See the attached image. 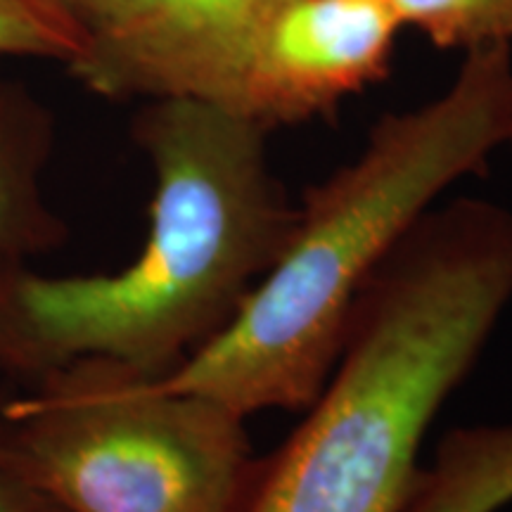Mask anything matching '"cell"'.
<instances>
[{
  "label": "cell",
  "mask_w": 512,
  "mask_h": 512,
  "mask_svg": "<svg viewBox=\"0 0 512 512\" xmlns=\"http://www.w3.org/2000/svg\"><path fill=\"white\" fill-rule=\"evenodd\" d=\"M512 304V209L460 197L408 230L351 311L302 425L226 512H401L432 420Z\"/></svg>",
  "instance_id": "obj_2"
},
{
  "label": "cell",
  "mask_w": 512,
  "mask_h": 512,
  "mask_svg": "<svg viewBox=\"0 0 512 512\" xmlns=\"http://www.w3.org/2000/svg\"><path fill=\"white\" fill-rule=\"evenodd\" d=\"M401 27H413L432 46L470 50L512 46V0H389Z\"/></svg>",
  "instance_id": "obj_9"
},
{
  "label": "cell",
  "mask_w": 512,
  "mask_h": 512,
  "mask_svg": "<svg viewBox=\"0 0 512 512\" xmlns=\"http://www.w3.org/2000/svg\"><path fill=\"white\" fill-rule=\"evenodd\" d=\"M512 136V46L465 53L439 98L380 117L366 145L302 195L283 252L238 316L164 377L242 418L306 411L335 368L363 287L444 192Z\"/></svg>",
  "instance_id": "obj_3"
},
{
  "label": "cell",
  "mask_w": 512,
  "mask_h": 512,
  "mask_svg": "<svg viewBox=\"0 0 512 512\" xmlns=\"http://www.w3.org/2000/svg\"><path fill=\"white\" fill-rule=\"evenodd\" d=\"M266 136L207 102H143L131 121L155 176L143 249L117 273L0 275V375L29 384L98 356L164 380L219 337L297 214L268 166Z\"/></svg>",
  "instance_id": "obj_1"
},
{
  "label": "cell",
  "mask_w": 512,
  "mask_h": 512,
  "mask_svg": "<svg viewBox=\"0 0 512 512\" xmlns=\"http://www.w3.org/2000/svg\"><path fill=\"white\" fill-rule=\"evenodd\" d=\"M3 406L64 512H226L254 460L247 418L112 358L62 363Z\"/></svg>",
  "instance_id": "obj_4"
},
{
  "label": "cell",
  "mask_w": 512,
  "mask_h": 512,
  "mask_svg": "<svg viewBox=\"0 0 512 512\" xmlns=\"http://www.w3.org/2000/svg\"><path fill=\"white\" fill-rule=\"evenodd\" d=\"M62 15L86 31L88 36L110 19L121 8L124 0H48Z\"/></svg>",
  "instance_id": "obj_12"
},
{
  "label": "cell",
  "mask_w": 512,
  "mask_h": 512,
  "mask_svg": "<svg viewBox=\"0 0 512 512\" xmlns=\"http://www.w3.org/2000/svg\"><path fill=\"white\" fill-rule=\"evenodd\" d=\"M508 147H510V150H512V136H510V143H508Z\"/></svg>",
  "instance_id": "obj_13"
},
{
  "label": "cell",
  "mask_w": 512,
  "mask_h": 512,
  "mask_svg": "<svg viewBox=\"0 0 512 512\" xmlns=\"http://www.w3.org/2000/svg\"><path fill=\"white\" fill-rule=\"evenodd\" d=\"M280 0H124L67 72L105 100L226 107L261 24Z\"/></svg>",
  "instance_id": "obj_5"
},
{
  "label": "cell",
  "mask_w": 512,
  "mask_h": 512,
  "mask_svg": "<svg viewBox=\"0 0 512 512\" xmlns=\"http://www.w3.org/2000/svg\"><path fill=\"white\" fill-rule=\"evenodd\" d=\"M512 503V422L453 427L401 512H496Z\"/></svg>",
  "instance_id": "obj_8"
},
{
  "label": "cell",
  "mask_w": 512,
  "mask_h": 512,
  "mask_svg": "<svg viewBox=\"0 0 512 512\" xmlns=\"http://www.w3.org/2000/svg\"><path fill=\"white\" fill-rule=\"evenodd\" d=\"M399 29L389 0H280L223 110L266 131L330 117L387 79Z\"/></svg>",
  "instance_id": "obj_6"
},
{
  "label": "cell",
  "mask_w": 512,
  "mask_h": 512,
  "mask_svg": "<svg viewBox=\"0 0 512 512\" xmlns=\"http://www.w3.org/2000/svg\"><path fill=\"white\" fill-rule=\"evenodd\" d=\"M86 38L48 0H0V60H50L67 67Z\"/></svg>",
  "instance_id": "obj_10"
},
{
  "label": "cell",
  "mask_w": 512,
  "mask_h": 512,
  "mask_svg": "<svg viewBox=\"0 0 512 512\" xmlns=\"http://www.w3.org/2000/svg\"><path fill=\"white\" fill-rule=\"evenodd\" d=\"M0 512H64L38 489L24 467L3 399H0Z\"/></svg>",
  "instance_id": "obj_11"
},
{
  "label": "cell",
  "mask_w": 512,
  "mask_h": 512,
  "mask_svg": "<svg viewBox=\"0 0 512 512\" xmlns=\"http://www.w3.org/2000/svg\"><path fill=\"white\" fill-rule=\"evenodd\" d=\"M57 119L34 88L0 81V275L31 266L69 238L46 197Z\"/></svg>",
  "instance_id": "obj_7"
}]
</instances>
